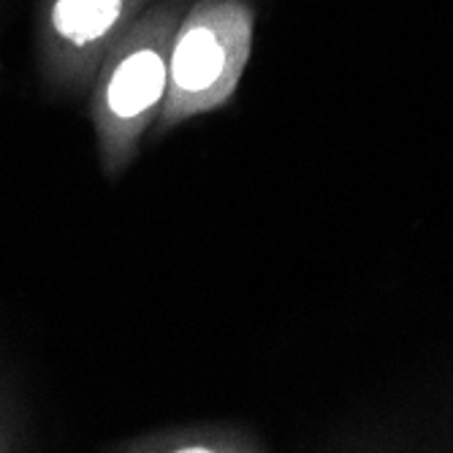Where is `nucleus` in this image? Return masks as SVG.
I'll use <instances>...</instances> for the list:
<instances>
[{"mask_svg":"<svg viewBox=\"0 0 453 453\" xmlns=\"http://www.w3.org/2000/svg\"><path fill=\"white\" fill-rule=\"evenodd\" d=\"M119 14V0H58L55 27L60 35H68L73 44L104 35Z\"/></svg>","mask_w":453,"mask_h":453,"instance_id":"nucleus-3","label":"nucleus"},{"mask_svg":"<svg viewBox=\"0 0 453 453\" xmlns=\"http://www.w3.org/2000/svg\"><path fill=\"white\" fill-rule=\"evenodd\" d=\"M163 85H166L163 60L155 52H136L114 71L106 98L117 117H136L160 98Z\"/></svg>","mask_w":453,"mask_h":453,"instance_id":"nucleus-2","label":"nucleus"},{"mask_svg":"<svg viewBox=\"0 0 453 453\" xmlns=\"http://www.w3.org/2000/svg\"><path fill=\"white\" fill-rule=\"evenodd\" d=\"M250 52V17L236 4H210L188 19L174 50L172 76L174 96L169 114L223 104L244 68Z\"/></svg>","mask_w":453,"mask_h":453,"instance_id":"nucleus-1","label":"nucleus"}]
</instances>
